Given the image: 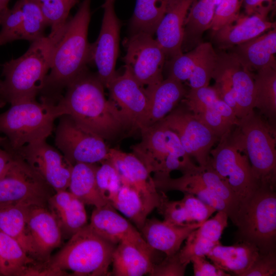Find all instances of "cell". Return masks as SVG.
<instances>
[{
	"label": "cell",
	"instance_id": "6da1fadb",
	"mask_svg": "<svg viewBox=\"0 0 276 276\" xmlns=\"http://www.w3.org/2000/svg\"><path fill=\"white\" fill-rule=\"evenodd\" d=\"M104 88L97 74L86 70L66 87L57 105L61 116H70L80 127L105 140L133 127L116 103L106 98Z\"/></svg>",
	"mask_w": 276,
	"mask_h": 276
},
{
	"label": "cell",
	"instance_id": "7a4b0ae2",
	"mask_svg": "<svg viewBox=\"0 0 276 276\" xmlns=\"http://www.w3.org/2000/svg\"><path fill=\"white\" fill-rule=\"evenodd\" d=\"M91 0H84L75 15L67 20L52 57L50 72L39 94L41 100L57 103L63 90L87 69L91 61L87 40Z\"/></svg>",
	"mask_w": 276,
	"mask_h": 276
},
{
	"label": "cell",
	"instance_id": "3957f363",
	"mask_svg": "<svg viewBox=\"0 0 276 276\" xmlns=\"http://www.w3.org/2000/svg\"><path fill=\"white\" fill-rule=\"evenodd\" d=\"M65 25L32 42L22 56L3 65L2 75L5 78L0 84V107L7 103L12 105L35 99L43 87L54 50Z\"/></svg>",
	"mask_w": 276,
	"mask_h": 276
},
{
	"label": "cell",
	"instance_id": "277c9868",
	"mask_svg": "<svg viewBox=\"0 0 276 276\" xmlns=\"http://www.w3.org/2000/svg\"><path fill=\"white\" fill-rule=\"evenodd\" d=\"M117 245L97 234L88 224L73 234L55 255L41 264L38 275H110L109 266Z\"/></svg>",
	"mask_w": 276,
	"mask_h": 276
},
{
	"label": "cell",
	"instance_id": "5b68a950",
	"mask_svg": "<svg viewBox=\"0 0 276 276\" xmlns=\"http://www.w3.org/2000/svg\"><path fill=\"white\" fill-rule=\"evenodd\" d=\"M142 139L131 148L153 178L170 177L171 172L178 170L182 174L195 169L197 166L183 147L176 133L162 121L140 129Z\"/></svg>",
	"mask_w": 276,
	"mask_h": 276
},
{
	"label": "cell",
	"instance_id": "8992f818",
	"mask_svg": "<svg viewBox=\"0 0 276 276\" xmlns=\"http://www.w3.org/2000/svg\"><path fill=\"white\" fill-rule=\"evenodd\" d=\"M56 103L41 100L20 101L0 114V133L9 147L16 150L27 144L46 140L54 120L61 115Z\"/></svg>",
	"mask_w": 276,
	"mask_h": 276
},
{
	"label": "cell",
	"instance_id": "52a82bcc",
	"mask_svg": "<svg viewBox=\"0 0 276 276\" xmlns=\"http://www.w3.org/2000/svg\"><path fill=\"white\" fill-rule=\"evenodd\" d=\"M240 241L255 245L260 254L275 251L276 194L260 187L240 204L235 224Z\"/></svg>",
	"mask_w": 276,
	"mask_h": 276
},
{
	"label": "cell",
	"instance_id": "ba28073f",
	"mask_svg": "<svg viewBox=\"0 0 276 276\" xmlns=\"http://www.w3.org/2000/svg\"><path fill=\"white\" fill-rule=\"evenodd\" d=\"M241 135L253 173L261 187L275 189L276 133L273 125L254 110L238 119Z\"/></svg>",
	"mask_w": 276,
	"mask_h": 276
},
{
	"label": "cell",
	"instance_id": "9c48e42d",
	"mask_svg": "<svg viewBox=\"0 0 276 276\" xmlns=\"http://www.w3.org/2000/svg\"><path fill=\"white\" fill-rule=\"evenodd\" d=\"M210 151V163L239 198L240 203L260 188L237 127Z\"/></svg>",
	"mask_w": 276,
	"mask_h": 276
},
{
	"label": "cell",
	"instance_id": "30bf717a",
	"mask_svg": "<svg viewBox=\"0 0 276 276\" xmlns=\"http://www.w3.org/2000/svg\"><path fill=\"white\" fill-rule=\"evenodd\" d=\"M9 148L13 152V157L9 168L0 179V205L17 203L47 205L52 195L51 190L53 189L37 172Z\"/></svg>",
	"mask_w": 276,
	"mask_h": 276
},
{
	"label": "cell",
	"instance_id": "8fae6325",
	"mask_svg": "<svg viewBox=\"0 0 276 276\" xmlns=\"http://www.w3.org/2000/svg\"><path fill=\"white\" fill-rule=\"evenodd\" d=\"M59 118L55 143L73 165L96 164L108 159L109 149L103 139L80 127L67 114Z\"/></svg>",
	"mask_w": 276,
	"mask_h": 276
},
{
	"label": "cell",
	"instance_id": "7c38bea8",
	"mask_svg": "<svg viewBox=\"0 0 276 276\" xmlns=\"http://www.w3.org/2000/svg\"><path fill=\"white\" fill-rule=\"evenodd\" d=\"M153 36L142 32L132 33L125 40V68L143 87L155 85L163 79L166 54Z\"/></svg>",
	"mask_w": 276,
	"mask_h": 276
},
{
	"label": "cell",
	"instance_id": "4fadbf2b",
	"mask_svg": "<svg viewBox=\"0 0 276 276\" xmlns=\"http://www.w3.org/2000/svg\"><path fill=\"white\" fill-rule=\"evenodd\" d=\"M181 102L220 140L238 125V119L234 111L221 99L213 86L190 88Z\"/></svg>",
	"mask_w": 276,
	"mask_h": 276
},
{
	"label": "cell",
	"instance_id": "5bb4252c",
	"mask_svg": "<svg viewBox=\"0 0 276 276\" xmlns=\"http://www.w3.org/2000/svg\"><path fill=\"white\" fill-rule=\"evenodd\" d=\"M160 121L176 133L187 153L199 166L209 163L210 151L220 139L186 107L173 109Z\"/></svg>",
	"mask_w": 276,
	"mask_h": 276
},
{
	"label": "cell",
	"instance_id": "9a60e30c",
	"mask_svg": "<svg viewBox=\"0 0 276 276\" xmlns=\"http://www.w3.org/2000/svg\"><path fill=\"white\" fill-rule=\"evenodd\" d=\"M13 150L55 192L68 188L73 165L46 140L30 143Z\"/></svg>",
	"mask_w": 276,
	"mask_h": 276
},
{
	"label": "cell",
	"instance_id": "2e32d148",
	"mask_svg": "<svg viewBox=\"0 0 276 276\" xmlns=\"http://www.w3.org/2000/svg\"><path fill=\"white\" fill-rule=\"evenodd\" d=\"M114 2L102 5L104 14L97 40L91 44V61L95 64L97 75L104 87L117 74L121 22L114 10Z\"/></svg>",
	"mask_w": 276,
	"mask_h": 276
},
{
	"label": "cell",
	"instance_id": "e0dca14e",
	"mask_svg": "<svg viewBox=\"0 0 276 276\" xmlns=\"http://www.w3.org/2000/svg\"><path fill=\"white\" fill-rule=\"evenodd\" d=\"M108 88L111 98L129 119L134 128L140 129L146 117L149 105L145 88L127 68L110 81Z\"/></svg>",
	"mask_w": 276,
	"mask_h": 276
},
{
	"label": "cell",
	"instance_id": "ac0fdd59",
	"mask_svg": "<svg viewBox=\"0 0 276 276\" xmlns=\"http://www.w3.org/2000/svg\"><path fill=\"white\" fill-rule=\"evenodd\" d=\"M88 224L97 234L113 244L130 243L151 255L154 251L137 228L109 203L95 208Z\"/></svg>",
	"mask_w": 276,
	"mask_h": 276
},
{
	"label": "cell",
	"instance_id": "d6986e66",
	"mask_svg": "<svg viewBox=\"0 0 276 276\" xmlns=\"http://www.w3.org/2000/svg\"><path fill=\"white\" fill-rule=\"evenodd\" d=\"M108 159L120 173L122 183L135 189L152 211L158 207L161 192L158 193L151 173L133 153L109 149Z\"/></svg>",
	"mask_w": 276,
	"mask_h": 276
},
{
	"label": "cell",
	"instance_id": "ffe728a7",
	"mask_svg": "<svg viewBox=\"0 0 276 276\" xmlns=\"http://www.w3.org/2000/svg\"><path fill=\"white\" fill-rule=\"evenodd\" d=\"M27 225L37 261L44 263L52 251L61 244L62 231L59 223L47 205H32L28 209Z\"/></svg>",
	"mask_w": 276,
	"mask_h": 276
},
{
	"label": "cell",
	"instance_id": "44dd1931",
	"mask_svg": "<svg viewBox=\"0 0 276 276\" xmlns=\"http://www.w3.org/2000/svg\"><path fill=\"white\" fill-rule=\"evenodd\" d=\"M216 65L227 76L236 102L235 114L242 118L254 110V74L229 53L218 54Z\"/></svg>",
	"mask_w": 276,
	"mask_h": 276
},
{
	"label": "cell",
	"instance_id": "7402d4cb",
	"mask_svg": "<svg viewBox=\"0 0 276 276\" xmlns=\"http://www.w3.org/2000/svg\"><path fill=\"white\" fill-rule=\"evenodd\" d=\"M271 10L264 9L249 15L240 13L234 20L213 33L215 41L221 47L232 48L275 28V23L268 19Z\"/></svg>",
	"mask_w": 276,
	"mask_h": 276
},
{
	"label": "cell",
	"instance_id": "603a6c76",
	"mask_svg": "<svg viewBox=\"0 0 276 276\" xmlns=\"http://www.w3.org/2000/svg\"><path fill=\"white\" fill-rule=\"evenodd\" d=\"M231 48L229 54L252 73L268 67L276 68L275 28Z\"/></svg>",
	"mask_w": 276,
	"mask_h": 276
},
{
	"label": "cell",
	"instance_id": "cb8c5ba5",
	"mask_svg": "<svg viewBox=\"0 0 276 276\" xmlns=\"http://www.w3.org/2000/svg\"><path fill=\"white\" fill-rule=\"evenodd\" d=\"M194 0H175L159 24L156 40L169 59L182 53L184 27Z\"/></svg>",
	"mask_w": 276,
	"mask_h": 276
},
{
	"label": "cell",
	"instance_id": "d4e9b609",
	"mask_svg": "<svg viewBox=\"0 0 276 276\" xmlns=\"http://www.w3.org/2000/svg\"><path fill=\"white\" fill-rule=\"evenodd\" d=\"M145 90L149 101L148 109L140 129L163 119L182 101L187 93L182 82L169 76L155 85L146 87Z\"/></svg>",
	"mask_w": 276,
	"mask_h": 276
},
{
	"label": "cell",
	"instance_id": "484cf974",
	"mask_svg": "<svg viewBox=\"0 0 276 276\" xmlns=\"http://www.w3.org/2000/svg\"><path fill=\"white\" fill-rule=\"evenodd\" d=\"M202 224L179 226L155 218L147 219L140 232L151 248L169 256L177 252L189 234Z\"/></svg>",
	"mask_w": 276,
	"mask_h": 276
},
{
	"label": "cell",
	"instance_id": "4316f807",
	"mask_svg": "<svg viewBox=\"0 0 276 276\" xmlns=\"http://www.w3.org/2000/svg\"><path fill=\"white\" fill-rule=\"evenodd\" d=\"M260 252L258 248L248 242L240 241L233 246H215L205 256L213 263L225 272L243 276L251 267Z\"/></svg>",
	"mask_w": 276,
	"mask_h": 276
},
{
	"label": "cell",
	"instance_id": "83f0119b",
	"mask_svg": "<svg viewBox=\"0 0 276 276\" xmlns=\"http://www.w3.org/2000/svg\"><path fill=\"white\" fill-rule=\"evenodd\" d=\"M48 205L62 233L71 237L88 224L85 204L66 190L56 192L50 197Z\"/></svg>",
	"mask_w": 276,
	"mask_h": 276
},
{
	"label": "cell",
	"instance_id": "f1b7e54d",
	"mask_svg": "<svg viewBox=\"0 0 276 276\" xmlns=\"http://www.w3.org/2000/svg\"><path fill=\"white\" fill-rule=\"evenodd\" d=\"M197 168L189 172L182 174L177 178L170 177L153 178L155 186L160 191L177 190L194 195L204 203L222 211L231 218V211L225 203L216 195L205 185L197 171Z\"/></svg>",
	"mask_w": 276,
	"mask_h": 276
},
{
	"label": "cell",
	"instance_id": "f546056e",
	"mask_svg": "<svg viewBox=\"0 0 276 276\" xmlns=\"http://www.w3.org/2000/svg\"><path fill=\"white\" fill-rule=\"evenodd\" d=\"M40 264L28 255L17 241L0 231L1 275H36Z\"/></svg>",
	"mask_w": 276,
	"mask_h": 276
},
{
	"label": "cell",
	"instance_id": "4dcf8cb0",
	"mask_svg": "<svg viewBox=\"0 0 276 276\" xmlns=\"http://www.w3.org/2000/svg\"><path fill=\"white\" fill-rule=\"evenodd\" d=\"M151 256L132 244L120 243L117 245L112 254L110 273L116 276L150 275L154 264Z\"/></svg>",
	"mask_w": 276,
	"mask_h": 276
},
{
	"label": "cell",
	"instance_id": "1f68e13d",
	"mask_svg": "<svg viewBox=\"0 0 276 276\" xmlns=\"http://www.w3.org/2000/svg\"><path fill=\"white\" fill-rule=\"evenodd\" d=\"M30 206L22 203L0 205V231L17 241L26 253L37 261L27 225Z\"/></svg>",
	"mask_w": 276,
	"mask_h": 276
},
{
	"label": "cell",
	"instance_id": "d6a6232c",
	"mask_svg": "<svg viewBox=\"0 0 276 276\" xmlns=\"http://www.w3.org/2000/svg\"><path fill=\"white\" fill-rule=\"evenodd\" d=\"M96 164L78 163L73 165L68 188L85 205L99 208L108 204L96 182Z\"/></svg>",
	"mask_w": 276,
	"mask_h": 276
},
{
	"label": "cell",
	"instance_id": "836d02e7",
	"mask_svg": "<svg viewBox=\"0 0 276 276\" xmlns=\"http://www.w3.org/2000/svg\"><path fill=\"white\" fill-rule=\"evenodd\" d=\"M175 0H136L130 21L132 33L142 32L152 36Z\"/></svg>",
	"mask_w": 276,
	"mask_h": 276
},
{
	"label": "cell",
	"instance_id": "e575fe53",
	"mask_svg": "<svg viewBox=\"0 0 276 276\" xmlns=\"http://www.w3.org/2000/svg\"><path fill=\"white\" fill-rule=\"evenodd\" d=\"M108 202L133 222L140 231L152 211L138 192L126 183H122L117 192L109 198Z\"/></svg>",
	"mask_w": 276,
	"mask_h": 276
},
{
	"label": "cell",
	"instance_id": "d590c367",
	"mask_svg": "<svg viewBox=\"0 0 276 276\" xmlns=\"http://www.w3.org/2000/svg\"><path fill=\"white\" fill-rule=\"evenodd\" d=\"M255 104L260 114L273 125L276 116V68L268 67L254 74Z\"/></svg>",
	"mask_w": 276,
	"mask_h": 276
},
{
	"label": "cell",
	"instance_id": "8d00e7d4",
	"mask_svg": "<svg viewBox=\"0 0 276 276\" xmlns=\"http://www.w3.org/2000/svg\"><path fill=\"white\" fill-rule=\"evenodd\" d=\"M221 0H194L190 6L184 27V38L197 41L210 29L215 11Z\"/></svg>",
	"mask_w": 276,
	"mask_h": 276
},
{
	"label": "cell",
	"instance_id": "74e56055",
	"mask_svg": "<svg viewBox=\"0 0 276 276\" xmlns=\"http://www.w3.org/2000/svg\"><path fill=\"white\" fill-rule=\"evenodd\" d=\"M197 171L210 190L227 205L231 213L230 219L235 224L240 204L237 195L214 170L210 162L204 167L198 166Z\"/></svg>",
	"mask_w": 276,
	"mask_h": 276
},
{
	"label": "cell",
	"instance_id": "f35d334b",
	"mask_svg": "<svg viewBox=\"0 0 276 276\" xmlns=\"http://www.w3.org/2000/svg\"><path fill=\"white\" fill-rule=\"evenodd\" d=\"M212 46L209 42L201 43L191 51L170 59L168 76L182 83L188 81L199 61Z\"/></svg>",
	"mask_w": 276,
	"mask_h": 276
},
{
	"label": "cell",
	"instance_id": "ab89813d",
	"mask_svg": "<svg viewBox=\"0 0 276 276\" xmlns=\"http://www.w3.org/2000/svg\"><path fill=\"white\" fill-rule=\"evenodd\" d=\"M23 20L21 39L33 42L44 36L48 26L36 0H21Z\"/></svg>",
	"mask_w": 276,
	"mask_h": 276
},
{
	"label": "cell",
	"instance_id": "60d3db41",
	"mask_svg": "<svg viewBox=\"0 0 276 276\" xmlns=\"http://www.w3.org/2000/svg\"><path fill=\"white\" fill-rule=\"evenodd\" d=\"M51 31H56L66 24L71 9L79 0H36Z\"/></svg>",
	"mask_w": 276,
	"mask_h": 276
},
{
	"label": "cell",
	"instance_id": "b9f144b4",
	"mask_svg": "<svg viewBox=\"0 0 276 276\" xmlns=\"http://www.w3.org/2000/svg\"><path fill=\"white\" fill-rule=\"evenodd\" d=\"M22 20L21 0H19L12 9H8L3 15L1 22L0 45L21 39Z\"/></svg>",
	"mask_w": 276,
	"mask_h": 276
},
{
	"label": "cell",
	"instance_id": "7bdbcfd3",
	"mask_svg": "<svg viewBox=\"0 0 276 276\" xmlns=\"http://www.w3.org/2000/svg\"><path fill=\"white\" fill-rule=\"evenodd\" d=\"M96 179L100 192L108 201L122 185L120 173L109 159L103 162L101 165L98 167Z\"/></svg>",
	"mask_w": 276,
	"mask_h": 276
},
{
	"label": "cell",
	"instance_id": "ee69618b",
	"mask_svg": "<svg viewBox=\"0 0 276 276\" xmlns=\"http://www.w3.org/2000/svg\"><path fill=\"white\" fill-rule=\"evenodd\" d=\"M218 59V54L212 46L199 61L188 82L192 89L209 86Z\"/></svg>",
	"mask_w": 276,
	"mask_h": 276
},
{
	"label": "cell",
	"instance_id": "f6af8a7d",
	"mask_svg": "<svg viewBox=\"0 0 276 276\" xmlns=\"http://www.w3.org/2000/svg\"><path fill=\"white\" fill-rule=\"evenodd\" d=\"M185 245L178 251L181 262L187 265L190 260L195 256H205L210 251L220 242H214L209 240L196 233L195 229L186 239Z\"/></svg>",
	"mask_w": 276,
	"mask_h": 276
},
{
	"label": "cell",
	"instance_id": "bcb514c9",
	"mask_svg": "<svg viewBox=\"0 0 276 276\" xmlns=\"http://www.w3.org/2000/svg\"><path fill=\"white\" fill-rule=\"evenodd\" d=\"M160 192L161 199L156 209L158 213L164 217V220L179 226L192 224L189 221L181 201H170L163 191Z\"/></svg>",
	"mask_w": 276,
	"mask_h": 276
},
{
	"label": "cell",
	"instance_id": "7dc6e473",
	"mask_svg": "<svg viewBox=\"0 0 276 276\" xmlns=\"http://www.w3.org/2000/svg\"><path fill=\"white\" fill-rule=\"evenodd\" d=\"M185 207L191 223L202 224L217 210L194 195L185 193L180 200Z\"/></svg>",
	"mask_w": 276,
	"mask_h": 276
},
{
	"label": "cell",
	"instance_id": "c3c4849f",
	"mask_svg": "<svg viewBox=\"0 0 276 276\" xmlns=\"http://www.w3.org/2000/svg\"><path fill=\"white\" fill-rule=\"evenodd\" d=\"M243 0H221L210 29L213 32L234 20L240 14Z\"/></svg>",
	"mask_w": 276,
	"mask_h": 276
},
{
	"label": "cell",
	"instance_id": "681fc988",
	"mask_svg": "<svg viewBox=\"0 0 276 276\" xmlns=\"http://www.w3.org/2000/svg\"><path fill=\"white\" fill-rule=\"evenodd\" d=\"M228 216L222 211H217L211 219H208L195 231L201 237L214 242H220L223 230L227 226Z\"/></svg>",
	"mask_w": 276,
	"mask_h": 276
},
{
	"label": "cell",
	"instance_id": "f907efd6",
	"mask_svg": "<svg viewBox=\"0 0 276 276\" xmlns=\"http://www.w3.org/2000/svg\"><path fill=\"white\" fill-rule=\"evenodd\" d=\"M276 273L275 251L260 254L243 276H271Z\"/></svg>",
	"mask_w": 276,
	"mask_h": 276
},
{
	"label": "cell",
	"instance_id": "816d5d0a",
	"mask_svg": "<svg viewBox=\"0 0 276 276\" xmlns=\"http://www.w3.org/2000/svg\"><path fill=\"white\" fill-rule=\"evenodd\" d=\"M187 266L181 262L177 252L166 256L159 264H154L150 275L182 276L185 275Z\"/></svg>",
	"mask_w": 276,
	"mask_h": 276
},
{
	"label": "cell",
	"instance_id": "f5cc1de1",
	"mask_svg": "<svg viewBox=\"0 0 276 276\" xmlns=\"http://www.w3.org/2000/svg\"><path fill=\"white\" fill-rule=\"evenodd\" d=\"M190 262L193 264L195 276H229L230 274L214 264H211L204 256H195L192 257Z\"/></svg>",
	"mask_w": 276,
	"mask_h": 276
},
{
	"label": "cell",
	"instance_id": "db71d44e",
	"mask_svg": "<svg viewBox=\"0 0 276 276\" xmlns=\"http://www.w3.org/2000/svg\"><path fill=\"white\" fill-rule=\"evenodd\" d=\"M245 14L251 15L262 10L273 9V0H243Z\"/></svg>",
	"mask_w": 276,
	"mask_h": 276
},
{
	"label": "cell",
	"instance_id": "11a10c76",
	"mask_svg": "<svg viewBox=\"0 0 276 276\" xmlns=\"http://www.w3.org/2000/svg\"><path fill=\"white\" fill-rule=\"evenodd\" d=\"M13 154L4 139L0 137V179L9 168Z\"/></svg>",
	"mask_w": 276,
	"mask_h": 276
},
{
	"label": "cell",
	"instance_id": "9f6ffc18",
	"mask_svg": "<svg viewBox=\"0 0 276 276\" xmlns=\"http://www.w3.org/2000/svg\"><path fill=\"white\" fill-rule=\"evenodd\" d=\"M9 1V0H0V7L4 10H7Z\"/></svg>",
	"mask_w": 276,
	"mask_h": 276
},
{
	"label": "cell",
	"instance_id": "6f0895ef",
	"mask_svg": "<svg viewBox=\"0 0 276 276\" xmlns=\"http://www.w3.org/2000/svg\"><path fill=\"white\" fill-rule=\"evenodd\" d=\"M7 10H3L1 7H0V25H1V20H2V17H3V15L4 13V12Z\"/></svg>",
	"mask_w": 276,
	"mask_h": 276
},
{
	"label": "cell",
	"instance_id": "680465c9",
	"mask_svg": "<svg viewBox=\"0 0 276 276\" xmlns=\"http://www.w3.org/2000/svg\"><path fill=\"white\" fill-rule=\"evenodd\" d=\"M114 0H105V3L114 2Z\"/></svg>",
	"mask_w": 276,
	"mask_h": 276
},
{
	"label": "cell",
	"instance_id": "91938a15",
	"mask_svg": "<svg viewBox=\"0 0 276 276\" xmlns=\"http://www.w3.org/2000/svg\"><path fill=\"white\" fill-rule=\"evenodd\" d=\"M1 81H2V80H0V84H1Z\"/></svg>",
	"mask_w": 276,
	"mask_h": 276
},
{
	"label": "cell",
	"instance_id": "94428289",
	"mask_svg": "<svg viewBox=\"0 0 276 276\" xmlns=\"http://www.w3.org/2000/svg\"><path fill=\"white\" fill-rule=\"evenodd\" d=\"M0 275H1V274H0Z\"/></svg>",
	"mask_w": 276,
	"mask_h": 276
}]
</instances>
